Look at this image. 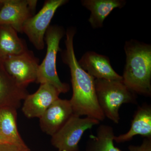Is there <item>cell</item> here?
<instances>
[{"mask_svg":"<svg viewBox=\"0 0 151 151\" xmlns=\"http://www.w3.org/2000/svg\"><path fill=\"white\" fill-rule=\"evenodd\" d=\"M76 33L74 28L68 29L65 32V49L61 54L63 61L70 68L73 89L70 101L73 114L80 117L85 116L102 122L105 117L97 101L95 78L80 66L76 57L73 47Z\"/></svg>","mask_w":151,"mask_h":151,"instance_id":"6da1fadb","label":"cell"},{"mask_svg":"<svg viewBox=\"0 0 151 151\" xmlns=\"http://www.w3.org/2000/svg\"><path fill=\"white\" fill-rule=\"evenodd\" d=\"M6 144H9V143L2 136L0 135V145Z\"/></svg>","mask_w":151,"mask_h":151,"instance_id":"ffe728a7","label":"cell"},{"mask_svg":"<svg viewBox=\"0 0 151 151\" xmlns=\"http://www.w3.org/2000/svg\"><path fill=\"white\" fill-rule=\"evenodd\" d=\"M73 115L70 100L59 98L39 118L41 129L52 137L65 125Z\"/></svg>","mask_w":151,"mask_h":151,"instance_id":"9c48e42d","label":"cell"},{"mask_svg":"<svg viewBox=\"0 0 151 151\" xmlns=\"http://www.w3.org/2000/svg\"><path fill=\"white\" fill-rule=\"evenodd\" d=\"M78 64L95 79L122 80L111 66L109 58L94 51L85 52L78 61Z\"/></svg>","mask_w":151,"mask_h":151,"instance_id":"8fae6325","label":"cell"},{"mask_svg":"<svg viewBox=\"0 0 151 151\" xmlns=\"http://www.w3.org/2000/svg\"><path fill=\"white\" fill-rule=\"evenodd\" d=\"M65 35L63 28L58 25H50L45 36L47 45L46 54L38 70L35 82L47 83L54 86L60 93H67L70 86L63 83L58 77L56 70V57L58 52L61 51L60 42Z\"/></svg>","mask_w":151,"mask_h":151,"instance_id":"277c9868","label":"cell"},{"mask_svg":"<svg viewBox=\"0 0 151 151\" xmlns=\"http://www.w3.org/2000/svg\"><path fill=\"white\" fill-rule=\"evenodd\" d=\"M113 127L101 125L95 135H90L86 143V151H122L114 145L115 137Z\"/></svg>","mask_w":151,"mask_h":151,"instance_id":"e0dca14e","label":"cell"},{"mask_svg":"<svg viewBox=\"0 0 151 151\" xmlns=\"http://www.w3.org/2000/svg\"><path fill=\"white\" fill-rule=\"evenodd\" d=\"M100 123L93 118H81L73 114L65 125L52 136L51 144L58 151H79L78 144L84 132Z\"/></svg>","mask_w":151,"mask_h":151,"instance_id":"5b68a950","label":"cell"},{"mask_svg":"<svg viewBox=\"0 0 151 151\" xmlns=\"http://www.w3.org/2000/svg\"><path fill=\"white\" fill-rule=\"evenodd\" d=\"M128 149L129 151H151V137L145 138L141 145H131Z\"/></svg>","mask_w":151,"mask_h":151,"instance_id":"ac0fdd59","label":"cell"},{"mask_svg":"<svg viewBox=\"0 0 151 151\" xmlns=\"http://www.w3.org/2000/svg\"><path fill=\"white\" fill-rule=\"evenodd\" d=\"M3 4V1L2 0H0V9L1 8Z\"/></svg>","mask_w":151,"mask_h":151,"instance_id":"44dd1931","label":"cell"},{"mask_svg":"<svg viewBox=\"0 0 151 151\" xmlns=\"http://www.w3.org/2000/svg\"><path fill=\"white\" fill-rule=\"evenodd\" d=\"M28 94L27 88L18 85L6 71L0 58V108L10 107L18 109L22 100Z\"/></svg>","mask_w":151,"mask_h":151,"instance_id":"7c38bea8","label":"cell"},{"mask_svg":"<svg viewBox=\"0 0 151 151\" xmlns=\"http://www.w3.org/2000/svg\"><path fill=\"white\" fill-rule=\"evenodd\" d=\"M0 9V25L9 26L18 33H23L26 21L33 16L36 0H2Z\"/></svg>","mask_w":151,"mask_h":151,"instance_id":"ba28073f","label":"cell"},{"mask_svg":"<svg viewBox=\"0 0 151 151\" xmlns=\"http://www.w3.org/2000/svg\"><path fill=\"white\" fill-rule=\"evenodd\" d=\"M12 27L0 25V58L17 55L27 51L26 44Z\"/></svg>","mask_w":151,"mask_h":151,"instance_id":"9a60e30c","label":"cell"},{"mask_svg":"<svg viewBox=\"0 0 151 151\" xmlns=\"http://www.w3.org/2000/svg\"><path fill=\"white\" fill-rule=\"evenodd\" d=\"M126 63L122 76L124 84L136 94L151 95V46L134 40L125 42Z\"/></svg>","mask_w":151,"mask_h":151,"instance_id":"7a4b0ae2","label":"cell"},{"mask_svg":"<svg viewBox=\"0 0 151 151\" xmlns=\"http://www.w3.org/2000/svg\"><path fill=\"white\" fill-rule=\"evenodd\" d=\"M124 0H82L81 4L91 12L89 22L94 29L103 27V22L111 12L126 5Z\"/></svg>","mask_w":151,"mask_h":151,"instance_id":"5bb4252c","label":"cell"},{"mask_svg":"<svg viewBox=\"0 0 151 151\" xmlns=\"http://www.w3.org/2000/svg\"><path fill=\"white\" fill-rule=\"evenodd\" d=\"M1 59L6 71L20 86L27 88L36 81L39 60L32 51L28 50L22 54Z\"/></svg>","mask_w":151,"mask_h":151,"instance_id":"52a82bcc","label":"cell"},{"mask_svg":"<svg viewBox=\"0 0 151 151\" xmlns=\"http://www.w3.org/2000/svg\"><path fill=\"white\" fill-rule=\"evenodd\" d=\"M0 151H31L27 146L6 144L0 145Z\"/></svg>","mask_w":151,"mask_h":151,"instance_id":"d6986e66","label":"cell"},{"mask_svg":"<svg viewBox=\"0 0 151 151\" xmlns=\"http://www.w3.org/2000/svg\"><path fill=\"white\" fill-rule=\"evenodd\" d=\"M17 109L10 107L0 108V135L9 144L24 145L17 126Z\"/></svg>","mask_w":151,"mask_h":151,"instance_id":"2e32d148","label":"cell"},{"mask_svg":"<svg viewBox=\"0 0 151 151\" xmlns=\"http://www.w3.org/2000/svg\"><path fill=\"white\" fill-rule=\"evenodd\" d=\"M60 92L50 84H40L37 91L25 98L22 111L29 119L40 118L49 106L59 98Z\"/></svg>","mask_w":151,"mask_h":151,"instance_id":"30bf717a","label":"cell"},{"mask_svg":"<svg viewBox=\"0 0 151 151\" xmlns=\"http://www.w3.org/2000/svg\"><path fill=\"white\" fill-rule=\"evenodd\" d=\"M95 91L99 105L105 117L115 124L120 122L119 110L124 104H137L136 94L122 80L95 79Z\"/></svg>","mask_w":151,"mask_h":151,"instance_id":"3957f363","label":"cell"},{"mask_svg":"<svg viewBox=\"0 0 151 151\" xmlns=\"http://www.w3.org/2000/svg\"><path fill=\"white\" fill-rule=\"evenodd\" d=\"M137 135L145 138L151 137V106L147 103L138 107L133 116L129 131L115 136L114 141L118 143L129 142Z\"/></svg>","mask_w":151,"mask_h":151,"instance_id":"4fadbf2b","label":"cell"},{"mask_svg":"<svg viewBox=\"0 0 151 151\" xmlns=\"http://www.w3.org/2000/svg\"><path fill=\"white\" fill-rule=\"evenodd\" d=\"M68 2L67 0H47L40 11L26 21L23 33L38 50L45 47V36L55 14L60 7Z\"/></svg>","mask_w":151,"mask_h":151,"instance_id":"8992f818","label":"cell"}]
</instances>
